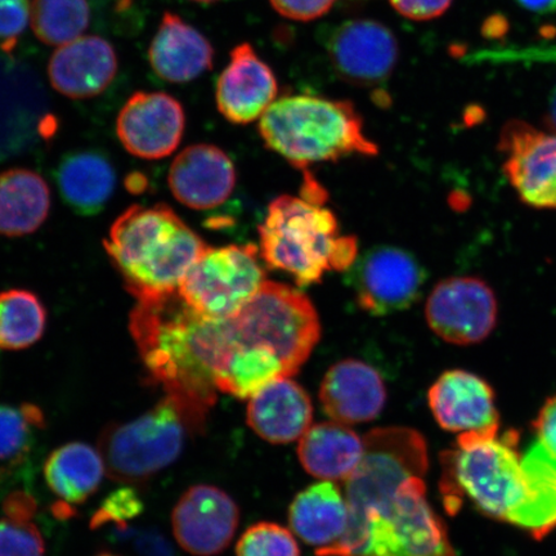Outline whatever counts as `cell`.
Here are the masks:
<instances>
[{
    "label": "cell",
    "instance_id": "6da1fadb",
    "mask_svg": "<svg viewBox=\"0 0 556 556\" xmlns=\"http://www.w3.org/2000/svg\"><path fill=\"white\" fill-rule=\"evenodd\" d=\"M364 442L363 463L344 482L348 530L316 556H457L427 498L426 438L412 428L388 427L372 429Z\"/></svg>",
    "mask_w": 556,
    "mask_h": 556
},
{
    "label": "cell",
    "instance_id": "7a4b0ae2",
    "mask_svg": "<svg viewBox=\"0 0 556 556\" xmlns=\"http://www.w3.org/2000/svg\"><path fill=\"white\" fill-rule=\"evenodd\" d=\"M500 428L458 435L457 448L442 455L441 489L451 511L467 497L479 510L546 536L556 528V469L528 451L521 458L516 433Z\"/></svg>",
    "mask_w": 556,
    "mask_h": 556
},
{
    "label": "cell",
    "instance_id": "3957f363",
    "mask_svg": "<svg viewBox=\"0 0 556 556\" xmlns=\"http://www.w3.org/2000/svg\"><path fill=\"white\" fill-rule=\"evenodd\" d=\"M106 252L138 302L178 293L208 248L168 205H134L114 222Z\"/></svg>",
    "mask_w": 556,
    "mask_h": 556
},
{
    "label": "cell",
    "instance_id": "277c9868",
    "mask_svg": "<svg viewBox=\"0 0 556 556\" xmlns=\"http://www.w3.org/2000/svg\"><path fill=\"white\" fill-rule=\"evenodd\" d=\"M260 131L269 150L298 169L353 155L377 156L363 117L351 102L311 94L282 97L262 116Z\"/></svg>",
    "mask_w": 556,
    "mask_h": 556
},
{
    "label": "cell",
    "instance_id": "5b68a950",
    "mask_svg": "<svg viewBox=\"0 0 556 556\" xmlns=\"http://www.w3.org/2000/svg\"><path fill=\"white\" fill-rule=\"evenodd\" d=\"M190 308L178 293L138 302L130 315L134 336L149 377L178 402L194 430L203 433L217 388L193 363L189 337Z\"/></svg>",
    "mask_w": 556,
    "mask_h": 556
},
{
    "label": "cell",
    "instance_id": "8992f818",
    "mask_svg": "<svg viewBox=\"0 0 556 556\" xmlns=\"http://www.w3.org/2000/svg\"><path fill=\"white\" fill-rule=\"evenodd\" d=\"M258 231L263 261L293 276L299 287L319 282L330 269H350L356 261V239L338 236L336 215L304 198L274 200Z\"/></svg>",
    "mask_w": 556,
    "mask_h": 556
},
{
    "label": "cell",
    "instance_id": "52a82bcc",
    "mask_svg": "<svg viewBox=\"0 0 556 556\" xmlns=\"http://www.w3.org/2000/svg\"><path fill=\"white\" fill-rule=\"evenodd\" d=\"M194 433L197 430L178 402L165 395L137 419L110 424L103 429L99 451L106 475L130 485L149 482L177 462L187 438Z\"/></svg>",
    "mask_w": 556,
    "mask_h": 556
},
{
    "label": "cell",
    "instance_id": "ba28073f",
    "mask_svg": "<svg viewBox=\"0 0 556 556\" xmlns=\"http://www.w3.org/2000/svg\"><path fill=\"white\" fill-rule=\"evenodd\" d=\"M227 325L232 346L269 348L287 366L290 377L307 363L321 338V324L308 296L274 281L264 282L260 293L228 318Z\"/></svg>",
    "mask_w": 556,
    "mask_h": 556
},
{
    "label": "cell",
    "instance_id": "9c48e42d",
    "mask_svg": "<svg viewBox=\"0 0 556 556\" xmlns=\"http://www.w3.org/2000/svg\"><path fill=\"white\" fill-rule=\"evenodd\" d=\"M260 254L255 245L207 248L180 283L179 296L200 317H235L267 281Z\"/></svg>",
    "mask_w": 556,
    "mask_h": 556
},
{
    "label": "cell",
    "instance_id": "30bf717a",
    "mask_svg": "<svg viewBox=\"0 0 556 556\" xmlns=\"http://www.w3.org/2000/svg\"><path fill=\"white\" fill-rule=\"evenodd\" d=\"M348 278L361 309L372 316H388L419 301L427 274L406 250L378 247L354 262Z\"/></svg>",
    "mask_w": 556,
    "mask_h": 556
},
{
    "label": "cell",
    "instance_id": "8fae6325",
    "mask_svg": "<svg viewBox=\"0 0 556 556\" xmlns=\"http://www.w3.org/2000/svg\"><path fill=\"white\" fill-rule=\"evenodd\" d=\"M497 299L481 278L451 277L437 283L426 307L438 337L457 345L481 343L497 323Z\"/></svg>",
    "mask_w": 556,
    "mask_h": 556
},
{
    "label": "cell",
    "instance_id": "7c38bea8",
    "mask_svg": "<svg viewBox=\"0 0 556 556\" xmlns=\"http://www.w3.org/2000/svg\"><path fill=\"white\" fill-rule=\"evenodd\" d=\"M504 172L528 206L556 208V134L511 121L500 135Z\"/></svg>",
    "mask_w": 556,
    "mask_h": 556
},
{
    "label": "cell",
    "instance_id": "4fadbf2b",
    "mask_svg": "<svg viewBox=\"0 0 556 556\" xmlns=\"http://www.w3.org/2000/svg\"><path fill=\"white\" fill-rule=\"evenodd\" d=\"M240 521V509L224 490L197 484L178 500L172 513L174 538L193 556H215L231 544Z\"/></svg>",
    "mask_w": 556,
    "mask_h": 556
},
{
    "label": "cell",
    "instance_id": "5bb4252c",
    "mask_svg": "<svg viewBox=\"0 0 556 556\" xmlns=\"http://www.w3.org/2000/svg\"><path fill=\"white\" fill-rule=\"evenodd\" d=\"M329 54L340 78L374 87L384 83L397 65L399 41L378 21L352 20L332 31Z\"/></svg>",
    "mask_w": 556,
    "mask_h": 556
},
{
    "label": "cell",
    "instance_id": "9a60e30c",
    "mask_svg": "<svg viewBox=\"0 0 556 556\" xmlns=\"http://www.w3.org/2000/svg\"><path fill=\"white\" fill-rule=\"evenodd\" d=\"M186 128L182 104L163 92H137L124 104L116 134L129 154L159 160L177 150Z\"/></svg>",
    "mask_w": 556,
    "mask_h": 556
},
{
    "label": "cell",
    "instance_id": "2e32d148",
    "mask_svg": "<svg viewBox=\"0 0 556 556\" xmlns=\"http://www.w3.org/2000/svg\"><path fill=\"white\" fill-rule=\"evenodd\" d=\"M278 93L277 79L254 48L242 43L233 48L229 64L215 89L219 113L232 124L245 125L262 119Z\"/></svg>",
    "mask_w": 556,
    "mask_h": 556
},
{
    "label": "cell",
    "instance_id": "e0dca14e",
    "mask_svg": "<svg viewBox=\"0 0 556 556\" xmlns=\"http://www.w3.org/2000/svg\"><path fill=\"white\" fill-rule=\"evenodd\" d=\"M438 426L451 433L500 428L493 389L478 375L451 370L437 379L428 393Z\"/></svg>",
    "mask_w": 556,
    "mask_h": 556
},
{
    "label": "cell",
    "instance_id": "ac0fdd59",
    "mask_svg": "<svg viewBox=\"0 0 556 556\" xmlns=\"http://www.w3.org/2000/svg\"><path fill=\"white\" fill-rule=\"evenodd\" d=\"M236 179L232 160L212 144L185 149L174 159L168 177L174 198L197 211L224 204L235 190Z\"/></svg>",
    "mask_w": 556,
    "mask_h": 556
},
{
    "label": "cell",
    "instance_id": "d6986e66",
    "mask_svg": "<svg viewBox=\"0 0 556 556\" xmlns=\"http://www.w3.org/2000/svg\"><path fill=\"white\" fill-rule=\"evenodd\" d=\"M319 400L332 421L356 426L377 419L386 406L387 389L372 366L345 359L325 375Z\"/></svg>",
    "mask_w": 556,
    "mask_h": 556
},
{
    "label": "cell",
    "instance_id": "ffe728a7",
    "mask_svg": "<svg viewBox=\"0 0 556 556\" xmlns=\"http://www.w3.org/2000/svg\"><path fill=\"white\" fill-rule=\"evenodd\" d=\"M116 72L114 47L96 35L59 47L48 64L52 87L74 100L101 94L113 83Z\"/></svg>",
    "mask_w": 556,
    "mask_h": 556
},
{
    "label": "cell",
    "instance_id": "44dd1931",
    "mask_svg": "<svg viewBox=\"0 0 556 556\" xmlns=\"http://www.w3.org/2000/svg\"><path fill=\"white\" fill-rule=\"evenodd\" d=\"M247 420L263 441L295 442L312 427V401L291 378L278 379L249 399Z\"/></svg>",
    "mask_w": 556,
    "mask_h": 556
},
{
    "label": "cell",
    "instance_id": "7402d4cb",
    "mask_svg": "<svg viewBox=\"0 0 556 556\" xmlns=\"http://www.w3.org/2000/svg\"><path fill=\"white\" fill-rule=\"evenodd\" d=\"M152 70L163 80L187 83L213 67L214 50L203 34L165 12L149 50Z\"/></svg>",
    "mask_w": 556,
    "mask_h": 556
},
{
    "label": "cell",
    "instance_id": "603a6c76",
    "mask_svg": "<svg viewBox=\"0 0 556 556\" xmlns=\"http://www.w3.org/2000/svg\"><path fill=\"white\" fill-rule=\"evenodd\" d=\"M364 455V437L350 426L332 420L312 426L298 444V457L304 470L325 482L348 481Z\"/></svg>",
    "mask_w": 556,
    "mask_h": 556
},
{
    "label": "cell",
    "instance_id": "cb8c5ba5",
    "mask_svg": "<svg viewBox=\"0 0 556 556\" xmlns=\"http://www.w3.org/2000/svg\"><path fill=\"white\" fill-rule=\"evenodd\" d=\"M289 523L291 532L316 551L338 544L350 525L344 492L325 481L299 492L290 505Z\"/></svg>",
    "mask_w": 556,
    "mask_h": 556
},
{
    "label": "cell",
    "instance_id": "d4e9b609",
    "mask_svg": "<svg viewBox=\"0 0 556 556\" xmlns=\"http://www.w3.org/2000/svg\"><path fill=\"white\" fill-rule=\"evenodd\" d=\"M55 184L64 203L79 215H96L108 205L116 187V172L96 151L74 152L61 160Z\"/></svg>",
    "mask_w": 556,
    "mask_h": 556
},
{
    "label": "cell",
    "instance_id": "484cf974",
    "mask_svg": "<svg viewBox=\"0 0 556 556\" xmlns=\"http://www.w3.org/2000/svg\"><path fill=\"white\" fill-rule=\"evenodd\" d=\"M51 208L46 180L29 169L0 173V235L21 238L45 224Z\"/></svg>",
    "mask_w": 556,
    "mask_h": 556
},
{
    "label": "cell",
    "instance_id": "4316f807",
    "mask_svg": "<svg viewBox=\"0 0 556 556\" xmlns=\"http://www.w3.org/2000/svg\"><path fill=\"white\" fill-rule=\"evenodd\" d=\"M104 475L99 448L81 442L54 450L45 464L46 482L64 506L86 503L100 489Z\"/></svg>",
    "mask_w": 556,
    "mask_h": 556
},
{
    "label": "cell",
    "instance_id": "83f0119b",
    "mask_svg": "<svg viewBox=\"0 0 556 556\" xmlns=\"http://www.w3.org/2000/svg\"><path fill=\"white\" fill-rule=\"evenodd\" d=\"M291 378L277 353L260 345H233L215 375L219 392L249 400L278 379Z\"/></svg>",
    "mask_w": 556,
    "mask_h": 556
},
{
    "label": "cell",
    "instance_id": "f1b7e54d",
    "mask_svg": "<svg viewBox=\"0 0 556 556\" xmlns=\"http://www.w3.org/2000/svg\"><path fill=\"white\" fill-rule=\"evenodd\" d=\"M45 426V415L35 405H0V481L17 475L29 460Z\"/></svg>",
    "mask_w": 556,
    "mask_h": 556
},
{
    "label": "cell",
    "instance_id": "f546056e",
    "mask_svg": "<svg viewBox=\"0 0 556 556\" xmlns=\"http://www.w3.org/2000/svg\"><path fill=\"white\" fill-rule=\"evenodd\" d=\"M47 325V311L30 291L0 293V350L20 351L39 342Z\"/></svg>",
    "mask_w": 556,
    "mask_h": 556
},
{
    "label": "cell",
    "instance_id": "4dcf8cb0",
    "mask_svg": "<svg viewBox=\"0 0 556 556\" xmlns=\"http://www.w3.org/2000/svg\"><path fill=\"white\" fill-rule=\"evenodd\" d=\"M30 21L40 41L62 47L88 29L90 9L87 0H33Z\"/></svg>",
    "mask_w": 556,
    "mask_h": 556
},
{
    "label": "cell",
    "instance_id": "1f68e13d",
    "mask_svg": "<svg viewBox=\"0 0 556 556\" xmlns=\"http://www.w3.org/2000/svg\"><path fill=\"white\" fill-rule=\"evenodd\" d=\"M238 556H301L294 533L280 525L262 521L245 532L236 546Z\"/></svg>",
    "mask_w": 556,
    "mask_h": 556
},
{
    "label": "cell",
    "instance_id": "d6a6232c",
    "mask_svg": "<svg viewBox=\"0 0 556 556\" xmlns=\"http://www.w3.org/2000/svg\"><path fill=\"white\" fill-rule=\"evenodd\" d=\"M45 540L30 519H0V556H45Z\"/></svg>",
    "mask_w": 556,
    "mask_h": 556
},
{
    "label": "cell",
    "instance_id": "836d02e7",
    "mask_svg": "<svg viewBox=\"0 0 556 556\" xmlns=\"http://www.w3.org/2000/svg\"><path fill=\"white\" fill-rule=\"evenodd\" d=\"M143 502L134 486H124L104 500L99 510L94 513L90 526L93 530L104 526H128L129 520L141 516Z\"/></svg>",
    "mask_w": 556,
    "mask_h": 556
},
{
    "label": "cell",
    "instance_id": "e575fe53",
    "mask_svg": "<svg viewBox=\"0 0 556 556\" xmlns=\"http://www.w3.org/2000/svg\"><path fill=\"white\" fill-rule=\"evenodd\" d=\"M114 536L128 542L137 556H176L168 539L154 528L115 527Z\"/></svg>",
    "mask_w": 556,
    "mask_h": 556
},
{
    "label": "cell",
    "instance_id": "d590c367",
    "mask_svg": "<svg viewBox=\"0 0 556 556\" xmlns=\"http://www.w3.org/2000/svg\"><path fill=\"white\" fill-rule=\"evenodd\" d=\"M31 17L30 0H0V40L4 52H11Z\"/></svg>",
    "mask_w": 556,
    "mask_h": 556
},
{
    "label": "cell",
    "instance_id": "8d00e7d4",
    "mask_svg": "<svg viewBox=\"0 0 556 556\" xmlns=\"http://www.w3.org/2000/svg\"><path fill=\"white\" fill-rule=\"evenodd\" d=\"M534 432H536V442L530 452L556 469V395L547 400L545 406L541 408L534 421Z\"/></svg>",
    "mask_w": 556,
    "mask_h": 556
},
{
    "label": "cell",
    "instance_id": "74e56055",
    "mask_svg": "<svg viewBox=\"0 0 556 556\" xmlns=\"http://www.w3.org/2000/svg\"><path fill=\"white\" fill-rule=\"evenodd\" d=\"M336 2L337 0H269L270 5L281 16L301 23L325 16Z\"/></svg>",
    "mask_w": 556,
    "mask_h": 556
},
{
    "label": "cell",
    "instance_id": "f35d334b",
    "mask_svg": "<svg viewBox=\"0 0 556 556\" xmlns=\"http://www.w3.org/2000/svg\"><path fill=\"white\" fill-rule=\"evenodd\" d=\"M403 17L414 21H429L446 13L454 0H389Z\"/></svg>",
    "mask_w": 556,
    "mask_h": 556
},
{
    "label": "cell",
    "instance_id": "ab89813d",
    "mask_svg": "<svg viewBox=\"0 0 556 556\" xmlns=\"http://www.w3.org/2000/svg\"><path fill=\"white\" fill-rule=\"evenodd\" d=\"M525 10L540 13V15H552L556 13V0H517Z\"/></svg>",
    "mask_w": 556,
    "mask_h": 556
},
{
    "label": "cell",
    "instance_id": "60d3db41",
    "mask_svg": "<svg viewBox=\"0 0 556 556\" xmlns=\"http://www.w3.org/2000/svg\"><path fill=\"white\" fill-rule=\"evenodd\" d=\"M546 124L556 134V86L551 97V102H548Z\"/></svg>",
    "mask_w": 556,
    "mask_h": 556
},
{
    "label": "cell",
    "instance_id": "b9f144b4",
    "mask_svg": "<svg viewBox=\"0 0 556 556\" xmlns=\"http://www.w3.org/2000/svg\"><path fill=\"white\" fill-rule=\"evenodd\" d=\"M192 2H198V3H214V2H218V0H192Z\"/></svg>",
    "mask_w": 556,
    "mask_h": 556
},
{
    "label": "cell",
    "instance_id": "7bdbcfd3",
    "mask_svg": "<svg viewBox=\"0 0 556 556\" xmlns=\"http://www.w3.org/2000/svg\"><path fill=\"white\" fill-rule=\"evenodd\" d=\"M99 556H115V555H113V554H101Z\"/></svg>",
    "mask_w": 556,
    "mask_h": 556
}]
</instances>
